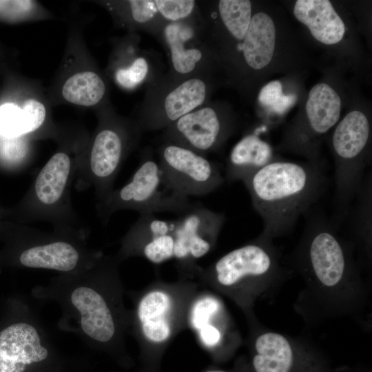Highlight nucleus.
<instances>
[{
	"label": "nucleus",
	"instance_id": "2eb2a0df",
	"mask_svg": "<svg viewBox=\"0 0 372 372\" xmlns=\"http://www.w3.org/2000/svg\"><path fill=\"white\" fill-rule=\"evenodd\" d=\"M341 100L329 85L318 83L309 92L306 112L310 131L314 135L327 132L338 121Z\"/></svg>",
	"mask_w": 372,
	"mask_h": 372
},
{
	"label": "nucleus",
	"instance_id": "c756f323",
	"mask_svg": "<svg viewBox=\"0 0 372 372\" xmlns=\"http://www.w3.org/2000/svg\"><path fill=\"white\" fill-rule=\"evenodd\" d=\"M142 329L149 340L156 342L165 340L170 334L169 325L165 318L149 320L142 323Z\"/></svg>",
	"mask_w": 372,
	"mask_h": 372
},
{
	"label": "nucleus",
	"instance_id": "473e14b6",
	"mask_svg": "<svg viewBox=\"0 0 372 372\" xmlns=\"http://www.w3.org/2000/svg\"><path fill=\"white\" fill-rule=\"evenodd\" d=\"M205 372H226V371H220V370H209Z\"/></svg>",
	"mask_w": 372,
	"mask_h": 372
},
{
	"label": "nucleus",
	"instance_id": "a211bd4d",
	"mask_svg": "<svg viewBox=\"0 0 372 372\" xmlns=\"http://www.w3.org/2000/svg\"><path fill=\"white\" fill-rule=\"evenodd\" d=\"M62 96L68 102L90 107L97 104L105 93V85L94 72L86 70L71 75L63 83Z\"/></svg>",
	"mask_w": 372,
	"mask_h": 372
},
{
	"label": "nucleus",
	"instance_id": "7ed1b4c3",
	"mask_svg": "<svg viewBox=\"0 0 372 372\" xmlns=\"http://www.w3.org/2000/svg\"><path fill=\"white\" fill-rule=\"evenodd\" d=\"M193 205L189 198L168 185L158 163L146 156L130 181L113 190L100 202L99 209L102 218L107 220L113 213L121 209L135 210L140 215L173 213L179 216Z\"/></svg>",
	"mask_w": 372,
	"mask_h": 372
},
{
	"label": "nucleus",
	"instance_id": "423d86ee",
	"mask_svg": "<svg viewBox=\"0 0 372 372\" xmlns=\"http://www.w3.org/2000/svg\"><path fill=\"white\" fill-rule=\"evenodd\" d=\"M225 220L224 214L194 203L174 220V256L178 259L189 256L194 258L205 256L210 250Z\"/></svg>",
	"mask_w": 372,
	"mask_h": 372
},
{
	"label": "nucleus",
	"instance_id": "4468645a",
	"mask_svg": "<svg viewBox=\"0 0 372 372\" xmlns=\"http://www.w3.org/2000/svg\"><path fill=\"white\" fill-rule=\"evenodd\" d=\"M276 29L272 19L265 12L251 17L241 49L251 68L260 70L267 65L273 55Z\"/></svg>",
	"mask_w": 372,
	"mask_h": 372
},
{
	"label": "nucleus",
	"instance_id": "6e6552de",
	"mask_svg": "<svg viewBox=\"0 0 372 372\" xmlns=\"http://www.w3.org/2000/svg\"><path fill=\"white\" fill-rule=\"evenodd\" d=\"M223 124L214 108L205 107L182 116L167 127V142L200 154L209 152L221 141Z\"/></svg>",
	"mask_w": 372,
	"mask_h": 372
},
{
	"label": "nucleus",
	"instance_id": "f03ea898",
	"mask_svg": "<svg viewBox=\"0 0 372 372\" xmlns=\"http://www.w3.org/2000/svg\"><path fill=\"white\" fill-rule=\"evenodd\" d=\"M270 238L287 232L322 194L326 178L317 163L273 161L242 180Z\"/></svg>",
	"mask_w": 372,
	"mask_h": 372
},
{
	"label": "nucleus",
	"instance_id": "f3484780",
	"mask_svg": "<svg viewBox=\"0 0 372 372\" xmlns=\"http://www.w3.org/2000/svg\"><path fill=\"white\" fill-rule=\"evenodd\" d=\"M164 33L175 71L180 74L191 73L203 59V52L198 48H187L185 45L192 36L189 28L178 22H172L165 27Z\"/></svg>",
	"mask_w": 372,
	"mask_h": 372
},
{
	"label": "nucleus",
	"instance_id": "f8f14e48",
	"mask_svg": "<svg viewBox=\"0 0 372 372\" xmlns=\"http://www.w3.org/2000/svg\"><path fill=\"white\" fill-rule=\"evenodd\" d=\"M207 92V85L200 78H191L182 82L166 95L161 113L145 127L152 130L167 127L203 104Z\"/></svg>",
	"mask_w": 372,
	"mask_h": 372
},
{
	"label": "nucleus",
	"instance_id": "9d476101",
	"mask_svg": "<svg viewBox=\"0 0 372 372\" xmlns=\"http://www.w3.org/2000/svg\"><path fill=\"white\" fill-rule=\"evenodd\" d=\"M72 169L67 153L58 152L52 156L38 173L30 192L32 209L43 213L58 207L63 201Z\"/></svg>",
	"mask_w": 372,
	"mask_h": 372
},
{
	"label": "nucleus",
	"instance_id": "f257e3e1",
	"mask_svg": "<svg viewBox=\"0 0 372 372\" xmlns=\"http://www.w3.org/2000/svg\"><path fill=\"white\" fill-rule=\"evenodd\" d=\"M110 263L101 257L92 265L68 273H59L46 285H37L31 296L50 300L60 307L58 326L91 346L105 345L116 338L117 323L104 282Z\"/></svg>",
	"mask_w": 372,
	"mask_h": 372
},
{
	"label": "nucleus",
	"instance_id": "b1692460",
	"mask_svg": "<svg viewBox=\"0 0 372 372\" xmlns=\"http://www.w3.org/2000/svg\"><path fill=\"white\" fill-rule=\"evenodd\" d=\"M37 3L33 1H0V19L5 21H20L34 17Z\"/></svg>",
	"mask_w": 372,
	"mask_h": 372
},
{
	"label": "nucleus",
	"instance_id": "bb28decb",
	"mask_svg": "<svg viewBox=\"0 0 372 372\" xmlns=\"http://www.w3.org/2000/svg\"><path fill=\"white\" fill-rule=\"evenodd\" d=\"M219 308L220 304L215 298L207 297L199 300L192 310V326L200 330L208 324L209 319L218 311Z\"/></svg>",
	"mask_w": 372,
	"mask_h": 372
},
{
	"label": "nucleus",
	"instance_id": "1a4fd4ad",
	"mask_svg": "<svg viewBox=\"0 0 372 372\" xmlns=\"http://www.w3.org/2000/svg\"><path fill=\"white\" fill-rule=\"evenodd\" d=\"M258 241L236 249L220 258L214 265L218 282L234 285L245 278H258L271 273L275 258L265 242Z\"/></svg>",
	"mask_w": 372,
	"mask_h": 372
},
{
	"label": "nucleus",
	"instance_id": "20e7f679",
	"mask_svg": "<svg viewBox=\"0 0 372 372\" xmlns=\"http://www.w3.org/2000/svg\"><path fill=\"white\" fill-rule=\"evenodd\" d=\"M158 155V163L166 182L187 198L210 194L225 180L214 163L189 148L166 142Z\"/></svg>",
	"mask_w": 372,
	"mask_h": 372
},
{
	"label": "nucleus",
	"instance_id": "393cba45",
	"mask_svg": "<svg viewBox=\"0 0 372 372\" xmlns=\"http://www.w3.org/2000/svg\"><path fill=\"white\" fill-rule=\"evenodd\" d=\"M174 232L154 238L143 247V255L154 263L162 262L174 256Z\"/></svg>",
	"mask_w": 372,
	"mask_h": 372
},
{
	"label": "nucleus",
	"instance_id": "6ab92c4d",
	"mask_svg": "<svg viewBox=\"0 0 372 372\" xmlns=\"http://www.w3.org/2000/svg\"><path fill=\"white\" fill-rule=\"evenodd\" d=\"M221 19L231 34L243 40L251 19V3L248 0H221L218 3Z\"/></svg>",
	"mask_w": 372,
	"mask_h": 372
},
{
	"label": "nucleus",
	"instance_id": "cd10ccee",
	"mask_svg": "<svg viewBox=\"0 0 372 372\" xmlns=\"http://www.w3.org/2000/svg\"><path fill=\"white\" fill-rule=\"evenodd\" d=\"M22 110L24 113L28 133L35 131L43 123L46 116L45 105L38 100L30 99L23 103Z\"/></svg>",
	"mask_w": 372,
	"mask_h": 372
},
{
	"label": "nucleus",
	"instance_id": "aec40b11",
	"mask_svg": "<svg viewBox=\"0 0 372 372\" xmlns=\"http://www.w3.org/2000/svg\"><path fill=\"white\" fill-rule=\"evenodd\" d=\"M258 100L264 107L281 115L293 106L297 101V97L294 94L285 95L281 83L279 81H273L261 89Z\"/></svg>",
	"mask_w": 372,
	"mask_h": 372
},
{
	"label": "nucleus",
	"instance_id": "5701e85b",
	"mask_svg": "<svg viewBox=\"0 0 372 372\" xmlns=\"http://www.w3.org/2000/svg\"><path fill=\"white\" fill-rule=\"evenodd\" d=\"M148 71L147 61L143 57H138L130 66L118 69L114 77L121 87L131 90L135 88L145 79Z\"/></svg>",
	"mask_w": 372,
	"mask_h": 372
},
{
	"label": "nucleus",
	"instance_id": "2f4dec72",
	"mask_svg": "<svg viewBox=\"0 0 372 372\" xmlns=\"http://www.w3.org/2000/svg\"><path fill=\"white\" fill-rule=\"evenodd\" d=\"M25 360L14 359L0 351V372H14L17 363Z\"/></svg>",
	"mask_w": 372,
	"mask_h": 372
},
{
	"label": "nucleus",
	"instance_id": "ddd939ff",
	"mask_svg": "<svg viewBox=\"0 0 372 372\" xmlns=\"http://www.w3.org/2000/svg\"><path fill=\"white\" fill-rule=\"evenodd\" d=\"M271 147L257 135L242 138L233 147L226 168V179L241 180L273 161Z\"/></svg>",
	"mask_w": 372,
	"mask_h": 372
},
{
	"label": "nucleus",
	"instance_id": "412c9836",
	"mask_svg": "<svg viewBox=\"0 0 372 372\" xmlns=\"http://www.w3.org/2000/svg\"><path fill=\"white\" fill-rule=\"evenodd\" d=\"M28 133L22 108L14 103H5L0 107V134L9 137H18Z\"/></svg>",
	"mask_w": 372,
	"mask_h": 372
},
{
	"label": "nucleus",
	"instance_id": "dca6fc26",
	"mask_svg": "<svg viewBox=\"0 0 372 372\" xmlns=\"http://www.w3.org/2000/svg\"><path fill=\"white\" fill-rule=\"evenodd\" d=\"M253 366L256 372H291L294 353L289 340L282 335L268 332L255 343Z\"/></svg>",
	"mask_w": 372,
	"mask_h": 372
},
{
	"label": "nucleus",
	"instance_id": "4be33fe9",
	"mask_svg": "<svg viewBox=\"0 0 372 372\" xmlns=\"http://www.w3.org/2000/svg\"><path fill=\"white\" fill-rule=\"evenodd\" d=\"M169 308L170 299L165 293L152 291L141 300L138 308V316L141 323L165 318V316Z\"/></svg>",
	"mask_w": 372,
	"mask_h": 372
},
{
	"label": "nucleus",
	"instance_id": "0eeeda50",
	"mask_svg": "<svg viewBox=\"0 0 372 372\" xmlns=\"http://www.w3.org/2000/svg\"><path fill=\"white\" fill-rule=\"evenodd\" d=\"M309 225V266L321 284L335 286L348 271L347 252L331 224L324 218L313 219Z\"/></svg>",
	"mask_w": 372,
	"mask_h": 372
},
{
	"label": "nucleus",
	"instance_id": "7c9ffc66",
	"mask_svg": "<svg viewBox=\"0 0 372 372\" xmlns=\"http://www.w3.org/2000/svg\"><path fill=\"white\" fill-rule=\"evenodd\" d=\"M200 335L203 342L209 347L218 344L221 337L220 331L209 324L200 329Z\"/></svg>",
	"mask_w": 372,
	"mask_h": 372
},
{
	"label": "nucleus",
	"instance_id": "39448f33",
	"mask_svg": "<svg viewBox=\"0 0 372 372\" xmlns=\"http://www.w3.org/2000/svg\"><path fill=\"white\" fill-rule=\"evenodd\" d=\"M136 136L122 126L105 125L93 140L87 163V176L100 202L113 191V184Z\"/></svg>",
	"mask_w": 372,
	"mask_h": 372
},
{
	"label": "nucleus",
	"instance_id": "9b49d317",
	"mask_svg": "<svg viewBox=\"0 0 372 372\" xmlns=\"http://www.w3.org/2000/svg\"><path fill=\"white\" fill-rule=\"evenodd\" d=\"M293 14L307 26L312 36L322 43H337L344 36V22L328 0H298Z\"/></svg>",
	"mask_w": 372,
	"mask_h": 372
},
{
	"label": "nucleus",
	"instance_id": "c85d7f7f",
	"mask_svg": "<svg viewBox=\"0 0 372 372\" xmlns=\"http://www.w3.org/2000/svg\"><path fill=\"white\" fill-rule=\"evenodd\" d=\"M127 2L132 18L138 23H146L158 14L155 1L132 0Z\"/></svg>",
	"mask_w": 372,
	"mask_h": 372
},
{
	"label": "nucleus",
	"instance_id": "a878e982",
	"mask_svg": "<svg viewBox=\"0 0 372 372\" xmlns=\"http://www.w3.org/2000/svg\"><path fill=\"white\" fill-rule=\"evenodd\" d=\"M155 3L159 14L172 22L189 16L196 4L192 0H156Z\"/></svg>",
	"mask_w": 372,
	"mask_h": 372
}]
</instances>
